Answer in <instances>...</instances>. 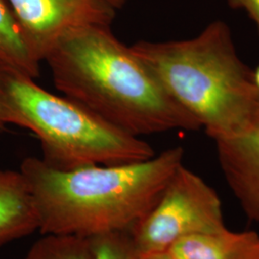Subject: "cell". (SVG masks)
Returning a JSON list of instances; mask_svg holds the SVG:
<instances>
[{"mask_svg":"<svg viewBox=\"0 0 259 259\" xmlns=\"http://www.w3.org/2000/svg\"><path fill=\"white\" fill-rule=\"evenodd\" d=\"M106 1L109 4H111V6L115 10H119L121 8H123L127 4V2H128V0H106Z\"/></svg>","mask_w":259,"mask_h":259,"instance_id":"16","label":"cell"},{"mask_svg":"<svg viewBox=\"0 0 259 259\" xmlns=\"http://www.w3.org/2000/svg\"><path fill=\"white\" fill-rule=\"evenodd\" d=\"M44 61L65 97L130 135L202 129L111 26L69 30Z\"/></svg>","mask_w":259,"mask_h":259,"instance_id":"1","label":"cell"},{"mask_svg":"<svg viewBox=\"0 0 259 259\" xmlns=\"http://www.w3.org/2000/svg\"><path fill=\"white\" fill-rule=\"evenodd\" d=\"M40 63L7 0H0V65L37 79Z\"/></svg>","mask_w":259,"mask_h":259,"instance_id":"10","label":"cell"},{"mask_svg":"<svg viewBox=\"0 0 259 259\" xmlns=\"http://www.w3.org/2000/svg\"><path fill=\"white\" fill-rule=\"evenodd\" d=\"M167 251L179 259H259V234L227 228L185 237Z\"/></svg>","mask_w":259,"mask_h":259,"instance_id":"9","label":"cell"},{"mask_svg":"<svg viewBox=\"0 0 259 259\" xmlns=\"http://www.w3.org/2000/svg\"><path fill=\"white\" fill-rule=\"evenodd\" d=\"M234 9L244 10L256 25L259 35V0H226Z\"/></svg>","mask_w":259,"mask_h":259,"instance_id":"13","label":"cell"},{"mask_svg":"<svg viewBox=\"0 0 259 259\" xmlns=\"http://www.w3.org/2000/svg\"><path fill=\"white\" fill-rule=\"evenodd\" d=\"M139 259H179L172 255L168 251L163 252H157V253H152V254H146V255H139Z\"/></svg>","mask_w":259,"mask_h":259,"instance_id":"15","label":"cell"},{"mask_svg":"<svg viewBox=\"0 0 259 259\" xmlns=\"http://www.w3.org/2000/svg\"><path fill=\"white\" fill-rule=\"evenodd\" d=\"M214 142L227 185L249 219L259 225V128Z\"/></svg>","mask_w":259,"mask_h":259,"instance_id":"7","label":"cell"},{"mask_svg":"<svg viewBox=\"0 0 259 259\" xmlns=\"http://www.w3.org/2000/svg\"><path fill=\"white\" fill-rule=\"evenodd\" d=\"M23 259H93L89 238L44 234Z\"/></svg>","mask_w":259,"mask_h":259,"instance_id":"11","label":"cell"},{"mask_svg":"<svg viewBox=\"0 0 259 259\" xmlns=\"http://www.w3.org/2000/svg\"><path fill=\"white\" fill-rule=\"evenodd\" d=\"M93 259H139L132 232H110L89 238Z\"/></svg>","mask_w":259,"mask_h":259,"instance_id":"12","label":"cell"},{"mask_svg":"<svg viewBox=\"0 0 259 259\" xmlns=\"http://www.w3.org/2000/svg\"><path fill=\"white\" fill-rule=\"evenodd\" d=\"M37 231V210L24 177L19 170H0V246Z\"/></svg>","mask_w":259,"mask_h":259,"instance_id":"8","label":"cell"},{"mask_svg":"<svg viewBox=\"0 0 259 259\" xmlns=\"http://www.w3.org/2000/svg\"><path fill=\"white\" fill-rule=\"evenodd\" d=\"M131 48L214 141L252 128L254 69L241 59L226 22L212 21L187 39Z\"/></svg>","mask_w":259,"mask_h":259,"instance_id":"3","label":"cell"},{"mask_svg":"<svg viewBox=\"0 0 259 259\" xmlns=\"http://www.w3.org/2000/svg\"><path fill=\"white\" fill-rule=\"evenodd\" d=\"M225 229L222 201L217 192L182 164L132 235L139 255H146L167 251L185 237Z\"/></svg>","mask_w":259,"mask_h":259,"instance_id":"5","label":"cell"},{"mask_svg":"<svg viewBox=\"0 0 259 259\" xmlns=\"http://www.w3.org/2000/svg\"><path fill=\"white\" fill-rule=\"evenodd\" d=\"M185 150L167 149L147 160L60 171L41 158L20 164L33 197L40 234L91 238L132 232L157 204Z\"/></svg>","mask_w":259,"mask_h":259,"instance_id":"2","label":"cell"},{"mask_svg":"<svg viewBox=\"0 0 259 259\" xmlns=\"http://www.w3.org/2000/svg\"><path fill=\"white\" fill-rule=\"evenodd\" d=\"M40 62L71 29L111 26L117 10L106 0H7Z\"/></svg>","mask_w":259,"mask_h":259,"instance_id":"6","label":"cell"},{"mask_svg":"<svg viewBox=\"0 0 259 259\" xmlns=\"http://www.w3.org/2000/svg\"><path fill=\"white\" fill-rule=\"evenodd\" d=\"M5 127H6V126H5V125L1 122V120H0V133H2V132H3V130L5 129Z\"/></svg>","mask_w":259,"mask_h":259,"instance_id":"17","label":"cell"},{"mask_svg":"<svg viewBox=\"0 0 259 259\" xmlns=\"http://www.w3.org/2000/svg\"><path fill=\"white\" fill-rule=\"evenodd\" d=\"M0 120L34 133L40 142L41 160L60 171L133 163L156 156L143 139L1 65Z\"/></svg>","mask_w":259,"mask_h":259,"instance_id":"4","label":"cell"},{"mask_svg":"<svg viewBox=\"0 0 259 259\" xmlns=\"http://www.w3.org/2000/svg\"><path fill=\"white\" fill-rule=\"evenodd\" d=\"M254 83H255V107L252 118V128H259V65L254 69Z\"/></svg>","mask_w":259,"mask_h":259,"instance_id":"14","label":"cell"}]
</instances>
